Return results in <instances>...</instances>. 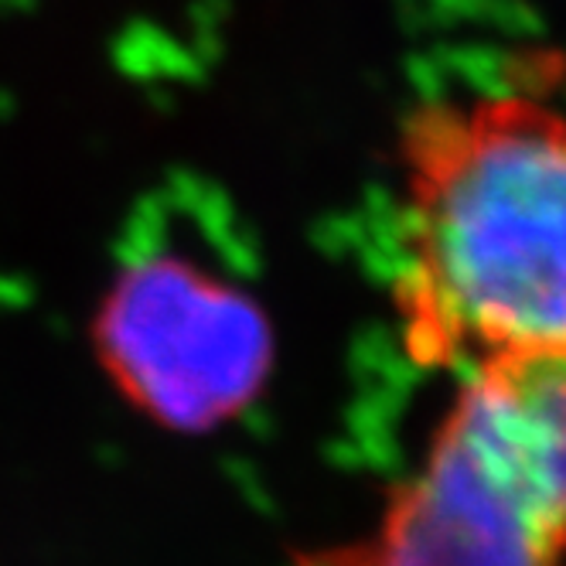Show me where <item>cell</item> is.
I'll return each instance as SVG.
<instances>
[{
  "mask_svg": "<svg viewBox=\"0 0 566 566\" xmlns=\"http://www.w3.org/2000/svg\"><path fill=\"white\" fill-rule=\"evenodd\" d=\"M389 301L423 373L566 358V106L484 86L413 106L396 140Z\"/></svg>",
  "mask_w": 566,
  "mask_h": 566,
  "instance_id": "cell-1",
  "label": "cell"
},
{
  "mask_svg": "<svg viewBox=\"0 0 566 566\" xmlns=\"http://www.w3.org/2000/svg\"><path fill=\"white\" fill-rule=\"evenodd\" d=\"M291 566H566V358L461 376L369 530Z\"/></svg>",
  "mask_w": 566,
  "mask_h": 566,
  "instance_id": "cell-2",
  "label": "cell"
},
{
  "mask_svg": "<svg viewBox=\"0 0 566 566\" xmlns=\"http://www.w3.org/2000/svg\"><path fill=\"white\" fill-rule=\"evenodd\" d=\"M90 338L113 392L171 433L229 427L273 373V328L256 297L185 253L119 270L93 311Z\"/></svg>",
  "mask_w": 566,
  "mask_h": 566,
  "instance_id": "cell-3",
  "label": "cell"
}]
</instances>
